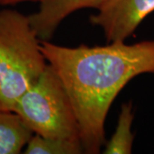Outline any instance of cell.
Masks as SVG:
<instances>
[{
  "label": "cell",
  "instance_id": "obj_1",
  "mask_svg": "<svg viewBox=\"0 0 154 154\" xmlns=\"http://www.w3.org/2000/svg\"><path fill=\"white\" fill-rule=\"evenodd\" d=\"M40 44L70 97L84 153H99L105 144V120L113 101L133 78L154 74V40L75 47L50 40H40Z\"/></svg>",
  "mask_w": 154,
  "mask_h": 154
},
{
  "label": "cell",
  "instance_id": "obj_2",
  "mask_svg": "<svg viewBox=\"0 0 154 154\" xmlns=\"http://www.w3.org/2000/svg\"><path fill=\"white\" fill-rule=\"evenodd\" d=\"M47 64L28 16L11 9L0 11V110L13 111Z\"/></svg>",
  "mask_w": 154,
  "mask_h": 154
},
{
  "label": "cell",
  "instance_id": "obj_3",
  "mask_svg": "<svg viewBox=\"0 0 154 154\" xmlns=\"http://www.w3.org/2000/svg\"><path fill=\"white\" fill-rule=\"evenodd\" d=\"M13 111L35 134L81 141L79 122L70 97L49 63L17 100Z\"/></svg>",
  "mask_w": 154,
  "mask_h": 154
},
{
  "label": "cell",
  "instance_id": "obj_4",
  "mask_svg": "<svg viewBox=\"0 0 154 154\" xmlns=\"http://www.w3.org/2000/svg\"><path fill=\"white\" fill-rule=\"evenodd\" d=\"M153 11L154 0H110L89 21L103 31L108 43L125 41Z\"/></svg>",
  "mask_w": 154,
  "mask_h": 154
},
{
  "label": "cell",
  "instance_id": "obj_5",
  "mask_svg": "<svg viewBox=\"0 0 154 154\" xmlns=\"http://www.w3.org/2000/svg\"><path fill=\"white\" fill-rule=\"evenodd\" d=\"M110 0H44L28 18L40 40H50L63 20L83 9L99 10Z\"/></svg>",
  "mask_w": 154,
  "mask_h": 154
},
{
  "label": "cell",
  "instance_id": "obj_6",
  "mask_svg": "<svg viewBox=\"0 0 154 154\" xmlns=\"http://www.w3.org/2000/svg\"><path fill=\"white\" fill-rule=\"evenodd\" d=\"M33 134L17 113L0 110V154L21 153Z\"/></svg>",
  "mask_w": 154,
  "mask_h": 154
},
{
  "label": "cell",
  "instance_id": "obj_7",
  "mask_svg": "<svg viewBox=\"0 0 154 154\" xmlns=\"http://www.w3.org/2000/svg\"><path fill=\"white\" fill-rule=\"evenodd\" d=\"M134 120L133 105L127 102L121 106L115 132L110 140L105 144L104 154H130L132 152L134 135L132 133Z\"/></svg>",
  "mask_w": 154,
  "mask_h": 154
},
{
  "label": "cell",
  "instance_id": "obj_8",
  "mask_svg": "<svg viewBox=\"0 0 154 154\" xmlns=\"http://www.w3.org/2000/svg\"><path fill=\"white\" fill-rule=\"evenodd\" d=\"M26 154H81L84 153L79 140L44 137L33 134L25 146Z\"/></svg>",
  "mask_w": 154,
  "mask_h": 154
},
{
  "label": "cell",
  "instance_id": "obj_9",
  "mask_svg": "<svg viewBox=\"0 0 154 154\" xmlns=\"http://www.w3.org/2000/svg\"><path fill=\"white\" fill-rule=\"evenodd\" d=\"M44 0H0V5H15L25 2H38L41 3Z\"/></svg>",
  "mask_w": 154,
  "mask_h": 154
}]
</instances>
